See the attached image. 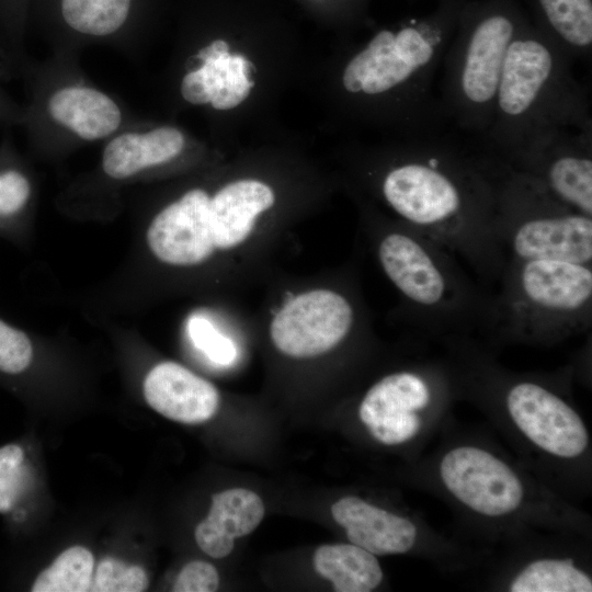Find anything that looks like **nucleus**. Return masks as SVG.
I'll return each instance as SVG.
<instances>
[{
    "label": "nucleus",
    "mask_w": 592,
    "mask_h": 592,
    "mask_svg": "<svg viewBox=\"0 0 592 592\" xmlns=\"http://www.w3.org/2000/svg\"><path fill=\"white\" fill-rule=\"evenodd\" d=\"M31 0H0V35L16 76L31 58L25 49Z\"/></svg>",
    "instance_id": "b1692460"
},
{
    "label": "nucleus",
    "mask_w": 592,
    "mask_h": 592,
    "mask_svg": "<svg viewBox=\"0 0 592 592\" xmlns=\"http://www.w3.org/2000/svg\"><path fill=\"white\" fill-rule=\"evenodd\" d=\"M79 56L52 52L44 60L30 58L21 69L26 91L21 127L35 148L106 141L141 124L84 75Z\"/></svg>",
    "instance_id": "423d86ee"
},
{
    "label": "nucleus",
    "mask_w": 592,
    "mask_h": 592,
    "mask_svg": "<svg viewBox=\"0 0 592 592\" xmlns=\"http://www.w3.org/2000/svg\"><path fill=\"white\" fill-rule=\"evenodd\" d=\"M187 333L193 345L214 364L227 366L236 360L237 348L234 341L220 333L207 318L191 317Z\"/></svg>",
    "instance_id": "a878e982"
},
{
    "label": "nucleus",
    "mask_w": 592,
    "mask_h": 592,
    "mask_svg": "<svg viewBox=\"0 0 592 592\" xmlns=\"http://www.w3.org/2000/svg\"><path fill=\"white\" fill-rule=\"evenodd\" d=\"M356 325L351 300L332 289L297 295L274 316L271 339L285 355L304 358L329 352L343 342Z\"/></svg>",
    "instance_id": "f8f14e48"
},
{
    "label": "nucleus",
    "mask_w": 592,
    "mask_h": 592,
    "mask_svg": "<svg viewBox=\"0 0 592 592\" xmlns=\"http://www.w3.org/2000/svg\"><path fill=\"white\" fill-rule=\"evenodd\" d=\"M185 143V135L174 126L139 124L105 141L101 167L109 178L126 180L173 160L182 153Z\"/></svg>",
    "instance_id": "dca6fc26"
},
{
    "label": "nucleus",
    "mask_w": 592,
    "mask_h": 592,
    "mask_svg": "<svg viewBox=\"0 0 592 592\" xmlns=\"http://www.w3.org/2000/svg\"><path fill=\"white\" fill-rule=\"evenodd\" d=\"M218 587L217 569L209 562L194 560L182 568L172 590L175 592H214Z\"/></svg>",
    "instance_id": "cd10ccee"
},
{
    "label": "nucleus",
    "mask_w": 592,
    "mask_h": 592,
    "mask_svg": "<svg viewBox=\"0 0 592 592\" xmlns=\"http://www.w3.org/2000/svg\"><path fill=\"white\" fill-rule=\"evenodd\" d=\"M503 161L562 204L592 217V132L551 127L530 137Z\"/></svg>",
    "instance_id": "9b49d317"
},
{
    "label": "nucleus",
    "mask_w": 592,
    "mask_h": 592,
    "mask_svg": "<svg viewBox=\"0 0 592 592\" xmlns=\"http://www.w3.org/2000/svg\"><path fill=\"white\" fill-rule=\"evenodd\" d=\"M314 567L337 592H369L384 578L376 556L352 543L320 546L314 555Z\"/></svg>",
    "instance_id": "aec40b11"
},
{
    "label": "nucleus",
    "mask_w": 592,
    "mask_h": 592,
    "mask_svg": "<svg viewBox=\"0 0 592 592\" xmlns=\"http://www.w3.org/2000/svg\"><path fill=\"white\" fill-rule=\"evenodd\" d=\"M148 584L149 579L143 567L105 557L98 565L90 591L141 592L148 588Z\"/></svg>",
    "instance_id": "393cba45"
},
{
    "label": "nucleus",
    "mask_w": 592,
    "mask_h": 592,
    "mask_svg": "<svg viewBox=\"0 0 592 592\" xmlns=\"http://www.w3.org/2000/svg\"><path fill=\"white\" fill-rule=\"evenodd\" d=\"M436 476L459 506L487 520L516 517L535 499L531 483L515 466L477 444L446 449L437 462Z\"/></svg>",
    "instance_id": "9d476101"
},
{
    "label": "nucleus",
    "mask_w": 592,
    "mask_h": 592,
    "mask_svg": "<svg viewBox=\"0 0 592 592\" xmlns=\"http://www.w3.org/2000/svg\"><path fill=\"white\" fill-rule=\"evenodd\" d=\"M511 592H591L592 578L569 557L543 556L528 560L510 579Z\"/></svg>",
    "instance_id": "412c9836"
},
{
    "label": "nucleus",
    "mask_w": 592,
    "mask_h": 592,
    "mask_svg": "<svg viewBox=\"0 0 592 592\" xmlns=\"http://www.w3.org/2000/svg\"><path fill=\"white\" fill-rule=\"evenodd\" d=\"M209 200L206 191L192 189L155 216L147 241L159 260L189 266L212 255L215 244L209 224Z\"/></svg>",
    "instance_id": "ddd939ff"
},
{
    "label": "nucleus",
    "mask_w": 592,
    "mask_h": 592,
    "mask_svg": "<svg viewBox=\"0 0 592 592\" xmlns=\"http://www.w3.org/2000/svg\"><path fill=\"white\" fill-rule=\"evenodd\" d=\"M533 25L572 61L592 52V0H520Z\"/></svg>",
    "instance_id": "6ab92c4d"
},
{
    "label": "nucleus",
    "mask_w": 592,
    "mask_h": 592,
    "mask_svg": "<svg viewBox=\"0 0 592 592\" xmlns=\"http://www.w3.org/2000/svg\"><path fill=\"white\" fill-rule=\"evenodd\" d=\"M159 0H31V26L52 52L103 45L136 56Z\"/></svg>",
    "instance_id": "6e6552de"
},
{
    "label": "nucleus",
    "mask_w": 592,
    "mask_h": 592,
    "mask_svg": "<svg viewBox=\"0 0 592 592\" xmlns=\"http://www.w3.org/2000/svg\"><path fill=\"white\" fill-rule=\"evenodd\" d=\"M456 395L447 358L419 356V361L376 380L364 394L358 417L371 435L388 446L412 441L424 419Z\"/></svg>",
    "instance_id": "1a4fd4ad"
},
{
    "label": "nucleus",
    "mask_w": 592,
    "mask_h": 592,
    "mask_svg": "<svg viewBox=\"0 0 592 592\" xmlns=\"http://www.w3.org/2000/svg\"><path fill=\"white\" fill-rule=\"evenodd\" d=\"M144 395L163 417L186 424L209 420L219 406L213 384L174 362H162L147 374Z\"/></svg>",
    "instance_id": "2eb2a0df"
},
{
    "label": "nucleus",
    "mask_w": 592,
    "mask_h": 592,
    "mask_svg": "<svg viewBox=\"0 0 592 592\" xmlns=\"http://www.w3.org/2000/svg\"><path fill=\"white\" fill-rule=\"evenodd\" d=\"M331 514L350 543L375 556L407 554L421 543V530L410 517L355 496L334 502Z\"/></svg>",
    "instance_id": "4468645a"
},
{
    "label": "nucleus",
    "mask_w": 592,
    "mask_h": 592,
    "mask_svg": "<svg viewBox=\"0 0 592 592\" xmlns=\"http://www.w3.org/2000/svg\"><path fill=\"white\" fill-rule=\"evenodd\" d=\"M25 479V453L18 444L0 447V513L13 510L22 496Z\"/></svg>",
    "instance_id": "bb28decb"
},
{
    "label": "nucleus",
    "mask_w": 592,
    "mask_h": 592,
    "mask_svg": "<svg viewBox=\"0 0 592 592\" xmlns=\"http://www.w3.org/2000/svg\"><path fill=\"white\" fill-rule=\"evenodd\" d=\"M275 202L273 190L258 180H239L223 186L209 200V224L215 248L241 244L251 234L257 217Z\"/></svg>",
    "instance_id": "f3484780"
},
{
    "label": "nucleus",
    "mask_w": 592,
    "mask_h": 592,
    "mask_svg": "<svg viewBox=\"0 0 592 592\" xmlns=\"http://www.w3.org/2000/svg\"><path fill=\"white\" fill-rule=\"evenodd\" d=\"M24 116L23 104L4 90L0 79V127H21Z\"/></svg>",
    "instance_id": "c85d7f7f"
},
{
    "label": "nucleus",
    "mask_w": 592,
    "mask_h": 592,
    "mask_svg": "<svg viewBox=\"0 0 592 592\" xmlns=\"http://www.w3.org/2000/svg\"><path fill=\"white\" fill-rule=\"evenodd\" d=\"M263 516V501L251 490L234 488L215 493L207 517L195 528V540L212 558H224L232 551L235 539L252 533Z\"/></svg>",
    "instance_id": "a211bd4d"
},
{
    "label": "nucleus",
    "mask_w": 592,
    "mask_h": 592,
    "mask_svg": "<svg viewBox=\"0 0 592 592\" xmlns=\"http://www.w3.org/2000/svg\"><path fill=\"white\" fill-rule=\"evenodd\" d=\"M94 558L83 546L64 550L35 579L33 592H86L92 583Z\"/></svg>",
    "instance_id": "4be33fe9"
},
{
    "label": "nucleus",
    "mask_w": 592,
    "mask_h": 592,
    "mask_svg": "<svg viewBox=\"0 0 592 592\" xmlns=\"http://www.w3.org/2000/svg\"><path fill=\"white\" fill-rule=\"evenodd\" d=\"M497 232L505 262L557 260L592 265V217L562 204L508 163L498 184Z\"/></svg>",
    "instance_id": "0eeeda50"
},
{
    "label": "nucleus",
    "mask_w": 592,
    "mask_h": 592,
    "mask_svg": "<svg viewBox=\"0 0 592 592\" xmlns=\"http://www.w3.org/2000/svg\"><path fill=\"white\" fill-rule=\"evenodd\" d=\"M528 15L520 0H468L441 66L440 98L452 122L483 137L509 46Z\"/></svg>",
    "instance_id": "39448f33"
},
{
    "label": "nucleus",
    "mask_w": 592,
    "mask_h": 592,
    "mask_svg": "<svg viewBox=\"0 0 592 592\" xmlns=\"http://www.w3.org/2000/svg\"><path fill=\"white\" fill-rule=\"evenodd\" d=\"M493 293L488 344L554 345L592 325V265L506 261Z\"/></svg>",
    "instance_id": "20e7f679"
},
{
    "label": "nucleus",
    "mask_w": 592,
    "mask_h": 592,
    "mask_svg": "<svg viewBox=\"0 0 592 592\" xmlns=\"http://www.w3.org/2000/svg\"><path fill=\"white\" fill-rule=\"evenodd\" d=\"M309 2H312V3H318V4H326L327 2L329 1H332V0H308ZM340 1H344V0H340ZM348 3L352 4L353 5V2H358V0H345Z\"/></svg>",
    "instance_id": "7c9ffc66"
},
{
    "label": "nucleus",
    "mask_w": 592,
    "mask_h": 592,
    "mask_svg": "<svg viewBox=\"0 0 592 592\" xmlns=\"http://www.w3.org/2000/svg\"><path fill=\"white\" fill-rule=\"evenodd\" d=\"M572 62L527 19L505 55L482 146L505 160L530 137L551 127L592 132L590 99Z\"/></svg>",
    "instance_id": "f03ea898"
},
{
    "label": "nucleus",
    "mask_w": 592,
    "mask_h": 592,
    "mask_svg": "<svg viewBox=\"0 0 592 592\" xmlns=\"http://www.w3.org/2000/svg\"><path fill=\"white\" fill-rule=\"evenodd\" d=\"M12 136L5 133L0 143V220L19 216L32 196V183L15 161Z\"/></svg>",
    "instance_id": "5701e85b"
},
{
    "label": "nucleus",
    "mask_w": 592,
    "mask_h": 592,
    "mask_svg": "<svg viewBox=\"0 0 592 592\" xmlns=\"http://www.w3.org/2000/svg\"><path fill=\"white\" fill-rule=\"evenodd\" d=\"M376 253L422 338H486L493 293L470 277L449 249L399 221L380 234Z\"/></svg>",
    "instance_id": "7ed1b4c3"
},
{
    "label": "nucleus",
    "mask_w": 592,
    "mask_h": 592,
    "mask_svg": "<svg viewBox=\"0 0 592 592\" xmlns=\"http://www.w3.org/2000/svg\"><path fill=\"white\" fill-rule=\"evenodd\" d=\"M504 166L482 144L473 149L443 134L411 137L383 170L379 192L400 223L463 259L489 289L505 264L497 232Z\"/></svg>",
    "instance_id": "f257e3e1"
},
{
    "label": "nucleus",
    "mask_w": 592,
    "mask_h": 592,
    "mask_svg": "<svg viewBox=\"0 0 592 592\" xmlns=\"http://www.w3.org/2000/svg\"><path fill=\"white\" fill-rule=\"evenodd\" d=\"M15 70L0 35V79L14 77Z\"/></svg>",
    "instance_id": "c756f323"
}]
</instances>
